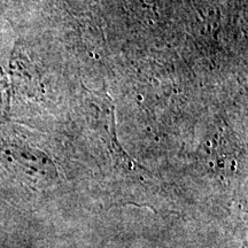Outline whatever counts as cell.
Returning <instances> with one entry per match:
<instances>
[{"instance_id":"1","label":"cell","mask_w":248,"mask_h":248,"mask_svg":"<svg viewBox=\"0 0 248 248\" xmlns=\"http://www.w3.org/2000/svg\"><path fill=\"white\" fill-rule=\"evenodd\" d=\"M6 86H7V82H6V77L4 70L0 68V95L2 94V92L5 91Z\"/></svg>"}]
</instances>
